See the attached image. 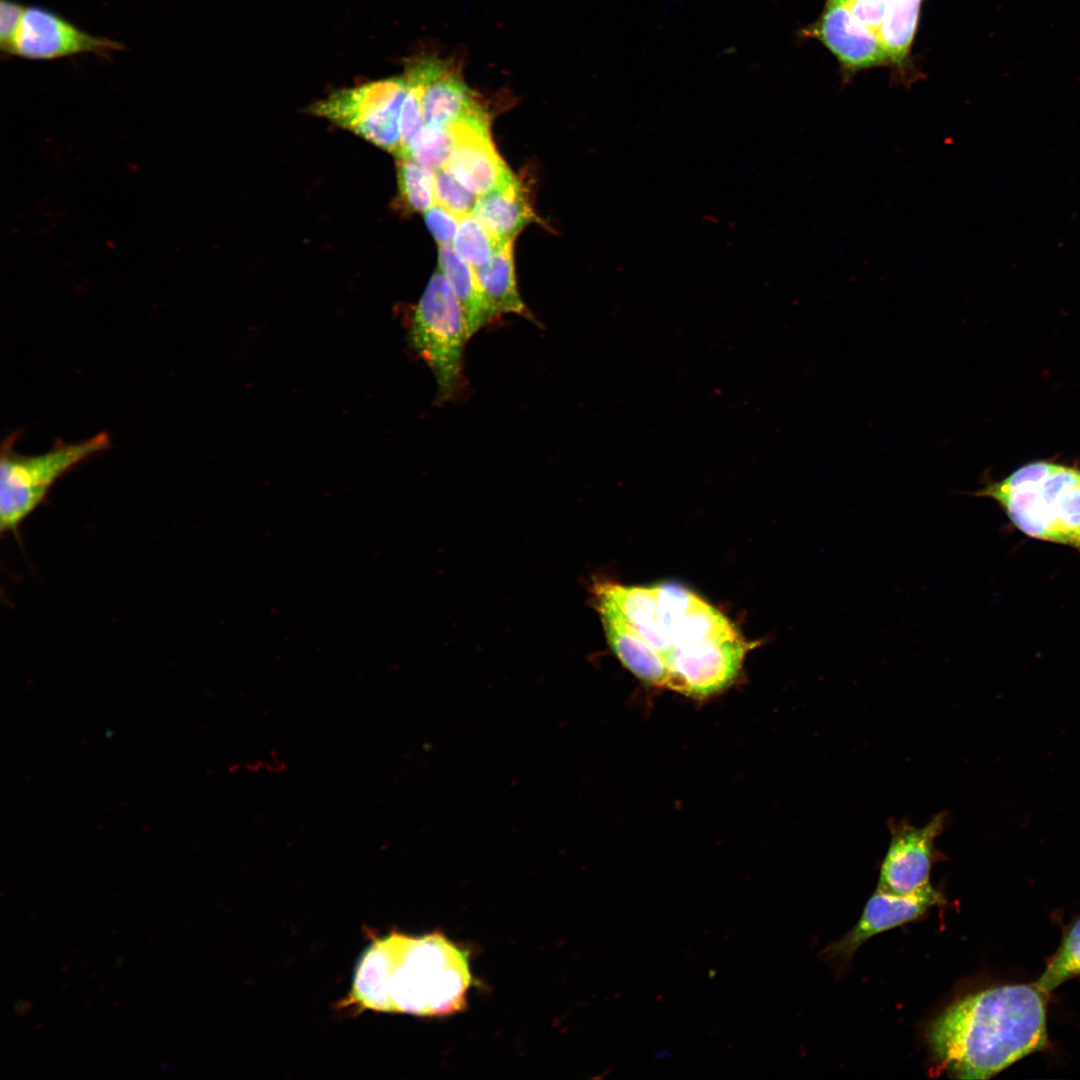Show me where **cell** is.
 Segmentation results:
<instances>
[{"label": "cell", "mask_w": 1080, "mask_h": 1080, "mask_svg": "<svg viewBox=\"0 0 1080 1080\" xmlns=\"http://www.w3.org/2000/svg\"><path fill=\"white\" fill-rule=\"evenodd\" d=\"M608 644L643 683L694 699L729 688L753 648L722 612L676 584L600 582Z\"/></svg>", "instance_id": "obj_1"}, {"label": "cell", "mask_w": 1080, "mask_h": 1080, "mask_svg": "<svg viewBox=\"0 0 1080 1080\" xmlns=\"http://www.w3.org/2000/svg\"><path fill=\"white\" fill-rule=\"evenodd\" d=\"M1045 995L1005 984L965 996L930 1026L928 1043L951 1077L989 1079L1047 1044Z\"/></svg>", "instance_id": "obj_2"}, {"label": "cell", "mask_w": 1080, "mask_h": 1080, "mask_svg": "<svg viewBox=\"0 0 1080 1080\" xmlns=\"http://www.w3.org/2000/svg\"><path fill=\"white\" fill-rule=\"evenodd\" d=\"M471 983L469 952L442 932H391L362 955L347 1001L374 1011L446 1016L464 1008Z\"/></svg>", "instance_id": "obj_3"}, {"label": "cell", "mask_w": 1080, "mask_h": 1080, "mask_svg": "<svg viewBox=\"0 0 1080 1080\" xmlns=\"http://www.w3.org/2000/svg\"><path fill=\"white\" fill-rule=\"evenodd\" d=\"M996 501L1029 537L1080 551V469L1036 461L975 493Z\"/></svg>", "instance_id": "obj_4"}, {"label": "cell", "mask_w": 1080, "mask_h": 1080, "mask_svg": "<svg viewBox=\"0 0 1080 1080\" xmlns=\"http://www.w3.org/2000/svg\"><path fill=\"white\" fill-rule=\"evenodd\" d=\"M409 341L433 372L436 401L453 399L463 383V356L470 339L462 308L440 270L430 278L410 322Z\"/></svg>", "instance_id": "obj_5"}, {"label": "cell", "mask_w": 1080, "mask_h": 1080, "mask_svg": "<svg viewBox=\"0 0 1080 1080\" xmlns=\"http://www.w3.org/2000/svg\"><path fill=\"white\" fill-rule=\"evenodd\" d=\"M11 440L2 446L0 460L2 533H16L61 476L110 446L108 434L101 432L81 442H58L45 453L28 456L15 452Z\"/></svg>", "instance_id": "obj_6"}, {"label": "cell", "mask_w": 1080, "mask_h": 1080, "mask_svg": "<svg viewBox=\"0 0 1080 1080\" xmlns=\"http://www.w3.org/2000/svg\"><path fill=\"white\" fill-rule=\"evenodd\" d=\"M406 92L403 74L337 90L309 111L396 156L401 148L400 115Z\"/></svg>", "instance_id": "obj_7"}, {"label": "cell", "mask_w": 1080, "mask_h": 1080, "mask_svg": "<svg viewBox=\"0 0 1080 1080\" xmlns=\"http://www.w3.org/2000/svg\"><path fill=\"white\" fill-rule=\"evenodd\" d=\"M423 85V122L445 127L489 122L481 98L467 86L462 63L454 56L420 55L410 58ZM423 123V124H424Z\"/></svg>", "instance_id": "obj_8"}, {"label": "cell", "mask_w": 1080, "mask_h": 1080, "mask_svg": "<svg viewBox=\"0 0 1080 1080\" xmlns=\"http://www.w3.org/2000/svg\"><path fill=\"white\" fill-rule=\"evenodd\" d=\"M947 818L941 812L921 827L905 820L890 823L891 840L881 865L878 889L905 895L931 885L935 840L943 832Z\"/></svg>", "instance_id": "obj_9"}, {"label": "cell", "mask_w": 1080, "mask_h": 1080, "mask_svg": "<svg viewBox=\"0 0 1080 1080\" xmlns=\"http://www.w3.org/2000/svg\"><path fill=\"white\" fill-rule=\"evenodd\" d=\"M122 48L118 41L91 35L57 13L25 7L13 55L31 60H52L83 53L105 55Z\"/></svg>", "instance_id": "obj_10"}, {"label": "cell", "mask_w": 1080, "mask_h": 1080, "mask_svg": "<svg viewBox=\"0 0 1080 1080\" xmlns=\"http://www.w3.org/2000/svg\"><path fill=\"white\" fill-rule=\"evenodd\" d=\"M940 903H943L942 895L931 885L905 895L877 888L857 924L840 940L830 945L826 954L832 959L849 960L871 937L914 921Z\"/></svg>", "instance_id": "obj_11"}, {"label": "cell", "mask_w": 1080, "mask_h": 1080, "mask_svg": "<svg viewBox=\"0 0 1080 1080\" xmlns=\"http://www.w3.org/2000/svg\"><path fill=\"white\" fill-rule=\"evenodd\" d=\"M455 138L446 168L469 190L484 195L514 178L497 153L489 122L451 126Z\"/></svg>", "instance_id": "obj_12"}, {"label": "cell", "mask_w": 1080, "mask_h": 1080, "mask_svg": "<svg viewBox=\"0 0 1080 1080\" xmlns=\"http://www.w3.org/2000/svg\"><path fill=\"white\" fill-rule=\"evenodd\" d=\"M848 72L887 62L879 40L852 16L843 0H828L813 30Z\"/></svg>", "instance_id": "obj_13"}, {"label": "cell", "mask_w": 1080, "mask_h": 1080, "mask_svg": "<svg viewBox=\"0 0 1080 1080\" xmlns=\"http://www.w3.org/2000/svg\"><path fill=\"white\" fill-rule=\"evenodd\" d=\"M473 215L500 242L514 240L528 223L535 220L528 192L515 177L479 196Z\"/></svg>", "instance_id": "obj_14"}, {"label": "cell", "mask_w": 1080, "mask_h": 1080, "mask_svg": "<svg viewBox=\"0 0 1080 1080\" xmlns=\"http://www.w3.org/2000/svg\"><path fill=\"white\" fill-rule=\"evenodd\" d=\"M473 269L492 319L507 313L531 319L517 288L513 240L503 242L486 263Z\"/></svg>", "instance_id": "obj_15"}, {"label": "cell", "mask_w": 1080, "mask_h": 1080, "mask_svg": "<svg viewBox=\"0 0 1080 1080\" xmlns=\"http://www.w3.org/2000/svg\"><path fill=\"white\" fill-rule=\"evenodd\" d=\"M438 261L439 270L462 308L471 338L493 320L474 269L456 253L452 244L439 245Z\"/></svg>", "instance_id": "obj_16"}, {"label": "cell", "mask_w": 1080, "mask_h": 1080, "mask_svg": "<svg viewBox=\"0 0 1080 1080\" xmlns=\"http://www.w3.org/2000/svg\"><path fill=\"white\" fill-rule=\"evenodd\" d=\"M921 0H885L879 40L887 62L902 65L916 32Z\"/></svg>", "instance_id": "obj_17"}, {"label": "cell", "mask_w": 1080, "mask_h": 1080, "mask_svg": "<svg viewBox=\"0 0 1080 1080\" xmlns=\"http://www.w3.org/2000/svg\"><path fill=\"white\" fill-rule=\"evenodd\" d=\"M397 159L399 199L408 212H425L435 204L434 171L410 157Z\"/></svg>", "instance_id": "obj_18"}, {"label": "cell", "mask_w": 1080, "mask_h": 1080, "mask_svg": "<svg viewBox=\"0 0 1080 1080\" xmlns=\"http://www.w3.org/2000/svg\"><path fill=\"white\" fill-rule=\"evenodd\" d=\"M455 145L451 127L424 123L412 137L405 151L396 156L410 157L436 171L445 167Z\"/></svg>", "instance_id": "obj_19"}, {"label": "cell", "mask_w": 1080, "mask_h": 1080, "mask_svg": "<svg viewBox=\"0 0 1080 1080\" xmlns=\"http://www.w3.org/2000/svg\"><path fill=\"white\" fill-rule=\"evenodd\" d=\"M1077 975H1080V917L1066 930L1059 948L1034 984L1047 994Z\"/></svg>", "instance_id": "obj_20"}, {"label": "cell", "mask_w": 1080, "mask_h": 1080, "mask_svg": "<svg viewBox=\"0 0 1080 1080\" xmlns=\"http://www.w3.org/2000/svg\"><path fill=\"white\" fill-rule=\"evenodd\" d=\"M502 243L471 214L459 220L452 246L474 268L486 263Z\"/></svg>", "instance_id": "obj_21"}, {"label": "cell", "mask_w": 1080, "mask_h": 1080, "mask_svg": "<svg viewBox=\"0 0 1080 1080\" xmlns=\"http://www.w3.org/2000/svg\"><path fill=\"white\" fill-rule=\"evenodd\" d=\"M435 203L461 219L474 213L479 196L463 185L446 167L434 171Z\"/></svg>", "instance_id": "obj_22"}, {"label": "cell", "mask_w": 1080, "mask_h": 1080, "mask_svg": "<svg viewBox=\"0 0 1080 1080\" xmlns=\"http://www.w3.org/2000/svg\"><path fill=\"white\" fill-rule=\"evenodd\" d=\"M24 11L25 7L16 1H0V48L5 54L13 55Z\"/></svg>", "instance_id": "obj_23"}, {"label": "cell", "mask_w": 1080, "mask_h": 1080, "mask_svg": "<svg viewBox=\"0 0 1080 1080\" xmlns=\"http://www.w3.org/2000/svg\"><path fill=\"white\" fill-rule=\"evenodd\" d=\"M424 220L439 245L453 242L459 226V218L435 203L424 212Z\"/></svg>", "instance_id": "obj_24"}, {"label": "cell", "mask_w": 1080, "mask_h": 1080, "mask_svg": "<svg viewBox=\"0 0 1080 1080\" xmlns=\"http://www.w3.org/2000/svg\"><path fill=\"white\" fill-rule=\"evenodd\" d=\"M843 1L855 20L879 40L880 27L885 12V0Z\"/></svg>", "instance_id": "obj_25"}]
</instances>
